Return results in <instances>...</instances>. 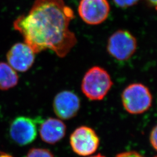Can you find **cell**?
<instances>
[{"instance_id": "cell-18", "label": "cell", "mask_w": 157, "mask_h": 157, "mask_svg": "<svg viewBox=\"0 0 157 157\" xmlns=\"http://www.w3.org/2000/svg\"><path fill=\"white\" fill-rule=\"evenodd\" d=\"M105 157V156H104V155H101L100 154H97V155H94V156H91V157Z\"/></svg>"}, {"instance_id": "cell-5", "label": "cell", "mask_w": 157, "mask_h": 157, "mask_svg": "<svg viewBox=\"0 0 157 157\" xmlns=\"http://www.w3.org/2000/svg\"><path fill=\"white\" fill-rule=\"evenodd\" d=\"M70 144L76 154L86 157L92 155L97 150L100 139L93 129L82 126L75 129L71 134Z\"/></svg>"}, {"instance_id": "cell-9", "label": "cell", "mask_w": 157, "mask_h": 157, "mask_svg": "<svg viewBox=\"0 0 157 157\" xmlns=\"http://www.w3.org/2000/svg\"><path fill=\"white\" fill-rule=\"evenodd\" d=\"M80 108V100L78 95L71 91H62L58 93L53 101V109L56 116L67 120L75 117Z\"/></svg>"}, {"instance_id": "cell-17", "label": "cell", "mask_w": 157, "mask_h": 157, "mask_svg": "<svg viewBox=\"0 0 157 157\" xmlns=\"http://www.w3.org/2000/svg\"><path fill=\"white\" fill-rule=\"evenodd\" d=\"M0 157H13L11 155L7 154L6 152H0Z\"/></svg>"}, {"instance_id": "cell-2", "label": "cell", "mask_w": 157, "mask_h": 157, "mask_svg": "<svg viewBox=\"0 0 157 157\" xmlns=\"http://www.w3.org/2000/svg\"><path fill=\"white\" fill-rule=\"evenodd\" d=\"M113 85L111 78L105 69L93 67L85 73L81 89L87 98L92 101H100L104 98Z\"/></svg>"}, {"instance_id": "cell-10", "label": "cell", "mask_w": 157, "mask_h": 157, "mask_svg": "<svg viewBox=\"0 0 157 157\" xmlns=\"http://www.w3.org/2000/svg\"><path fill=\"white\" fill-rule=\"evenodd\" d=\"M66 131V125L61 120L50 118L41 124L39 133L42 140L50 144H54L65 137Z\"/></svg>"}, {"instance_id": "cell-12", "label": "cell", "mask_w": 157, "mask_h": 157, "mask_svg": "<svg viewBox=\"0 0 157 157\" xmlns=\"http://www.w3.org/2000/svg\"><path fill=\"white\" fill-rule=\"evenodd\" d=\"M26 157H54L51 152L45 148H32L29 151Z\"/></svg>"}, {"instance_id": "cell-11", "label": "cell", "mask_w": 157, "mask_h": 157, "mask_svg": "<svg viewBox=\"0 0 157 157\" xmlns=\"http://www.w3.org/2000/svg\"><path fill=\"white\" fill-rule=\"evenodd\" d=\"M18 81L16 71L8 63L0 62V90L11 89L17 86Z\"/></svg>"}, {"instance_id": "cell-8", "label": "cell", "mask_w": 157, "mask_h": 157, "mask_svg": "<svg viewBox=\"0 0 157 157\" xmlns=\"http://www.w3.org/2000/svg\"><path fill=\"white\" fill-rule=\"evenodd\" d=\"M6 59L15 71L25 72L33 65L35 53L25 43H17L8 51Z\"/></svg>"}, {"instance_id": "cell-4", "label": "cell", "mask_w": 157, "mask_h": 157, "mask_svg": "<svg viewBox=\"0 0 157 157\" xmlns=\"http://www.w3.org/2000/svg\"><path fill=\"white\" fill-rule=\"evenodd\" d=\"M107 51L110 56L120 61L129 59L137 48V40L126 30H119L108 40Z\"/></svg>"}, {"instance_id": "cell-16", "label": "cell", "mask_w": 157, "mask_h": 157, "mask_svg": "<svg viewBox=\"0 0 157 157\" xmlns=\"http://www.w3.org/2000/svg\"><path fill=\"white\" fill-rule=\"evenodd\" d=\"M148 3L151 5L152 6H154L156 9V7H157V0H147Z\"/></svg>"}, {"instance_id": "cell-6", "label": "cell", "mask_w": 157, "mask_h": 157, "mask_svg": "<svg viewBox=\"0 0 157 157\" xmlns=\"http://www.w3.org/2000/svg\"><path fill=\"white\" fill-rule=\"evenodd\" d=\"M110 6L108 0H80L78 15L84 22L90 25H98L108 17Z\"/></svg>"}, {"instance_id": "cell-15", "label": "cell", "mask_w": 157, "mask_h": 157, "mask_svg": "<svg viewBox=\"0 0 157 157\" xmlns=\"http://www.w3.org/2000/svg\"><path fill=\"white\" fill-rule=\"evenodd\" d=\"M115 157H145L138 152L135 151H129L123 152L117 154Z\"/></svg>"}, {"instance_id": "cell-14", "label": "cell", "mask_w": 157, "mask_h": 157, "mask_svg": "<svg viewBox=\"0 0 157 157\" xmlns=\"http://www.w3.org/2000/svg\"><path fill=\"white\" fill-rule=\"evenodd\" d=\"M157 126H155L152 129L150 135V142L155 150H157Z\"/></svg>"}, {"instance_id": "cell-1", "label": "cell", "mask_w": 157, "mask_h": 157, "mask_svg": "<svg viewBox=\"0 0 157 157\" xmlns=\"http://www.w3.org/2000/svg\"><path fill=\"white\" fill-rule=\"evenodd\" d=\"M74 17L64 0H35L28 13L18 17L13 26L35 54L50 50L63 58L77 43L69 29Z\"/></svg>"}, {"instance_id": "cell-7", "label": "cell", "mask_w": 157, "mask_h": 157, "mask_svg": "<svg viewBox=\"0 0 157 157\" xmlns=\"http://www.w3.org/2000/svg\"><path fill=\"white\" fill-rule=\"evenodd\" d=\"M10 134L12 139L20 146L32 143L37 135V126L32 118L19 117L15 118L10 125Z\"/></svg>"}, {"instance_id": "cell-3", "label": "cell", "mask_w": 157, "mask_h": 157, "mask_svg": "<svg viewBox=\"0 0 157 157\" xmlns=\"http://www.w3.org/2000/svg\"><path fill=\"white\" fill-rule=\"evenodd\" d=\"M124 109L134 115L147 111L151 107L152 97L149 89L141 83L129 84L122 93Z\"/></svg>"}, {"instance_id": "cell-13", "label": "cell", "mask_w": 157, "mask_h": 157, "mask_svg": "<svg viewBox=\"0 0 157 157\" xmlns=\"http://www.w3.org/2000/svg\"><path fill=\"white\" fill-rule=\"evenodd\" d=\"M117 6L121 8H128L136 5L140 0H113Z\"/></svg>"}]
</instances>
